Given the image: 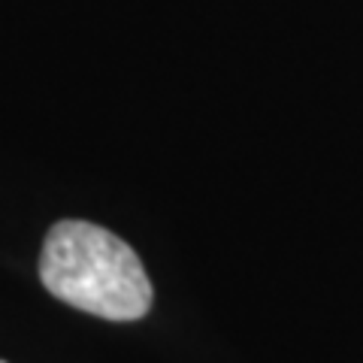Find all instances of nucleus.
Instances as JSON below:
<instances>
[{
    "label": "nucleus",
    "mask_w": 363,
    "mask_h": 363,
    "mask_svg": "<svg viewBox=\"0 0 363 363\" xmlns=\"http://www.w3.org/2000/svg\"><path fill=\"white\" fill-rule=\"evenodd\" d=\"M40 281L55 300L106 321H140L155 291L143 260L112 230L64 218L45 233Z\"/></svg>",
    "instance_id": "1"
},
{
    "label": "nucleus",
    "mask_w": 363,
    "mask_h": 363,
    "mask_svg": "<svg viewBox=\"0 0 363 363\" xmlns=\"http://www.w3.org/2000/svg\"><path fill=\"white\" fill-rule=\"evenodd\" d=\"M0 363H4V360H0Z\"/></svg>",
    "instance_id": "2"
}]
</instances>
